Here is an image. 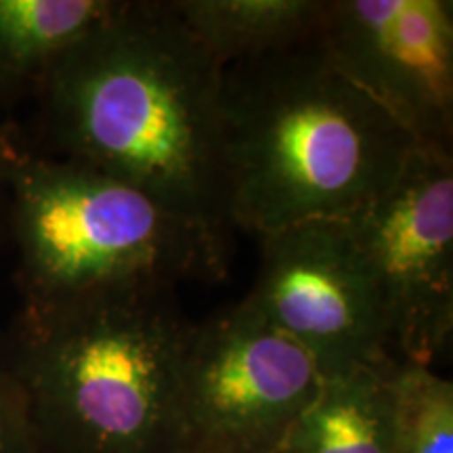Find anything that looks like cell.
<instances>
[{"mask_svg":"<svg viewBox=\"0 0 453 453\" xmlns=\"http://www.w3.org/2000/svg\"><path fill=\"white\" fill-rule=\"evenodd\" d=\"M390 453H453V384L433 367L396 364Z\"/></svg>","mask_w":453,"mask_h":453,"instance_id":"7c38bea8","label":"cell"},{"mask_svg":"<svg viewBox=\"0 0 453 453\" xmlns=\"http://www.w3.org/2000/svg\"><path fill=\"white\" fill-rule=\"evenodd\" d=\"M344 220L380 300L390 353L433 367L453 334V151L418 145L395 183Z\"/></svg>","mask_w":453,"mask_h":453,"instance_id":"8992f818","label":"cell"},{"mask_svg":"<svg viewBox=\"0 0 453 453\" xmlns=\"http://www.w3.org/2000/svg\"><path fill=\"white\" fill-rule=\"evenodd\" d=\"M321 380L248 296L208 315L185 344L180 453H277Z\"/></svg>","mask_w":453,"mask_h":453,"instance_id":"5b68a950","label":"cell"},{"mask_svg":"<svg viewBox=\"0 0 453 453\" xmlns=\"http://www.w3.org/2000/svg\"><path fill=\"white\" fill-rule=\"evenodd\" d=\"M396 364L324 378L277 453H390Z\"/></svg>","mask_w":453,"mask_h":453,"instance_id":"9c48e42d","label":"cell"},{"mask_svg":"<svg viewBox=\"0 0 453 453\" xmlns=\"http://www.w3.org/2000/svg\"><path fill=\"white\" fill-rule=\"evenodd\" d=\"M223 81L225 67L170 3H116L38 84L41 143L34 145L231 229Z\"/></svg>","mask_w":453,"mask_h":453,"instance_id":"6da1fadb","label":"cell"},{"mask_svg":"<svg viewBox=\"0 0 453 453\" xmlns=\"http://www.w3.org/2000/svg\"><path fill=\"white\" fill-rule=\"evenodd\" d=\"M191 321L177 288L128 286L4 334L44 453H180V378Z\"/></svg>","mask_w":453,"mask_h":453,"instance_id":"3957f363","label":"cell"},{"mask_svg":"<svg viewBox=\"0 0 453 453\" xmlns=\"http://www.w3.org/2000/svg\"><path fill=\"white\" fill-rule=\"evenodd\" d=\"M319 42L418 145L453 151V3L327 0Z\"/></svg>","mask_w":453,"mask_h":453,"instance_id":"ba28073f","label":"cell"},{"mask_svg":"<svg viewBox=\"0 0 453 453\" xmlns=\"http://www.w3.org/2000/svg\"><path fill=\"white\" fill-rule=\"evenodd\" d=\"M0 453H44L30 403L0 334Z\"/></svg>","mask_w":453,"mask_h":453,"instance_id":"4fadbf2b","label":"cell"},{"mask_svg":"<svg viewBox=\"0 0 453 453\" xmlns=\"http://www.w3.org/2000/svg\"><path fill=\"white\" fill-rule=\"evenodd\" d=\"M260 240L248 294L321 376L395 364L380 300L347 220H307Z\"/></svg>","mask_w":453,"mask_h":453,"instance_id":"52a82bcc","label":"cell"},{"mask_svg":"<svg viewBox=\"0 0 453 453\" xmlns=\"http://www.w3.org/2000/svg\"><path fill=\"white\" fill-rule=\"evenodd\" d=\"M118 0H0V87L44 81L61 57L93 32Z\"/></svg>","mask_w":453,"mask_h":453,"instance_id":"8fae6325","label":"cell"},{"mask_svg":"<svg viewBox=\"0 0 453 453\" xmlns=\"http://www.w3.org/2000/svg\"><path fill=\"white\" fill-rule=\"evenodd\" d=\"M223 67L281 53L319 36L327 0H170Z\"/></svg>","mask_w":453,"mask_h":453,"instance_id":"30bf717a","label":"cell"},{"mask_svg":"<svg viewBox=\"0 0 453 453\" xmlns=\"http://www.w3.org/2000/svg\"><path fill=\"white\" fill-rule=\"evenodd\" d=\"M418 143L332 64L319 36L225 67L229 226L263 237L344 220L395 183Z\"/></svg>","mask_w":453,"mask_h":453,"instance_id":"7a4b0ae2","label":"cell"},{"mask_svg":"<svg viewBox=\"0 0 453 453\" xmlns=\"http://www.w3.org/2000/svg\"><path fill=\"white\" fill-rule=\"evenodd\" d=\"M7 231L21 313H42L113 288L220 281L225 226L185 217L137 187L44 154L13 124L0 128Z\"/></svg>","mask_w":453,"mask_h":453,"instance_id":"277c9868","label":"cell"},{"mask_svg":"<svg viewBox=\"0 0 453 453\" xmlns=\"http://www.w3.org/2000/svg\"><path fill=\"white\" fill-rule=\"evenodd\" d=\"M4 231H7V194H4L3 179H0V240H3Z\"/></svg>","mask_w":453,"mask_h":453,"instance_id":"5bb4252c","label":"cell"}]
</instances>
